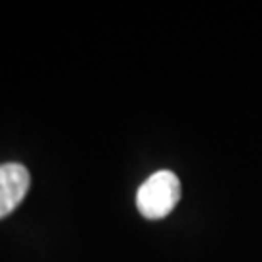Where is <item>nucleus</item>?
Returning a JSON list of instances; mask_svg holds the SVG:
<instances>
[{
	"label": "nucleus",
	"mask_w": 262,
	"mask_h": 262,
	"mask_svg": "<svg viewBox=\"0 0 262 262\" xmlns=\"http://www.w3.org/2000/svg\"><path fill=\"white\" fill-rule=\"evenodd\" d=\"M181 198V183L175 173L158 171L144 181L136 194V206L148 220H161L177 206Z\"/></svg>",
	"instance_id": "obj_1"
},
{
	"label": "nucleus",
	"mask_w": 262,
	"mask_h": 262,
	"mask_svg": "<svg viewBox=\"0 0 262 262\" xmlns=\"http://www.w3.org/2000/svg\"><path fill=\"white\" fill-rule=\"evenodd\" d=\"M29 190V171L21 163L0 165V220L21 204Z\"/></svg>",
	"instance_id": "obj_2"
}]
</instances>
